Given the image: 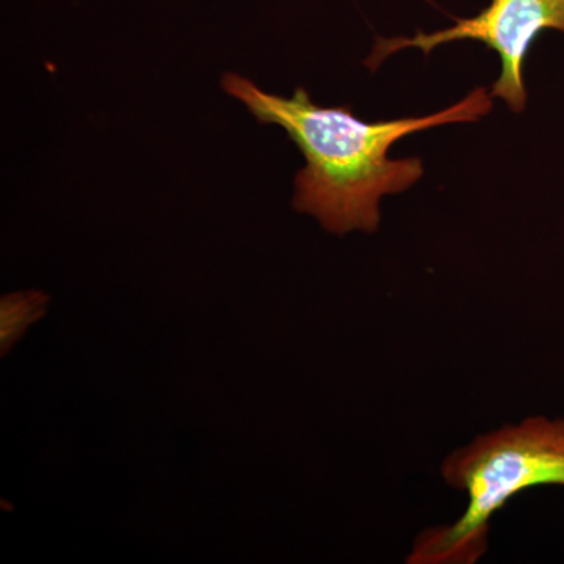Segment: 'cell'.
<instances>
[{
  "label": "cell",
  "instance_id": "obj_1",
  "mask_svg": "<svg viewBox=\"0 0 564 564\" xmlns=\"http://www.w3.org/2000/svg\"><path fill=\"white\" fill-rule=\"evenodd\" d=\"M221 85L256 120L281 126L302 150L306 166L296 173L293 207L337 236L377 231L381 198L422 180L421 159H389L395 141L436 126L478 121L492 110L491 91L480 87L429 117L366 122L350 106H317L302 87L284 98L234 73L223 76Z\"/></svg>",
  "mask_w": 564,
  "mask_h": 564
},
{
  "label": "cell",
  "instance_id": "obj_2",
  "mask_svg": "<svg viewBox=\"0 0 564 564\" xmlns=\"http://www.w3.org/2000/svg\"><path fill=\"white\" fill-rule=\"evenodd\" d=\"M441 474L469 502L454 524L419 534L408 563L473 564L485 555L492 516L514 496L564 486V421L533 417L481 434L448 455Z\"/></svg>",
  "mask_w": 564,
  "mask_h": 564
},
{
  "label": "cell",
  "instance_id": "obj_3",
  "mask_svg": "<svg viewBox=\"0 0 564 564\" xmlns=\"http://www.w3.org/2000/svg\"><path fill=\"white\" fill-rule=\"evenodd\" d=\"M564 33V0H491L473 18H455V25L433 33L417 31L414 36L375 41L373 51L364 61L377 70L386 58L408 47H417L429 57L433 50L455 41H478L500 57V76L494 82L492 98H499L514 113L527 107L525 58L541 32Z\"/></svg>",
  "mask_w": 564,
  "mask_h": 564
},
{
  "label": "cell",
  "instance_id": "obj_4",
  "mask_svg": "<svg viewBox=\"0 0 564 564\" xmlns=\"http://www.w3.org/2000/svg\"><path fill=\"white\" fill-rule=\"evenodd\" d=\"M50 296L39 291L17 292L2 296L0 304V352L6 356L24 336L32 323L47 311Z\"/></svg>",
  "mask_w": 564,
  "mask_h": 564
}]
</instances>
